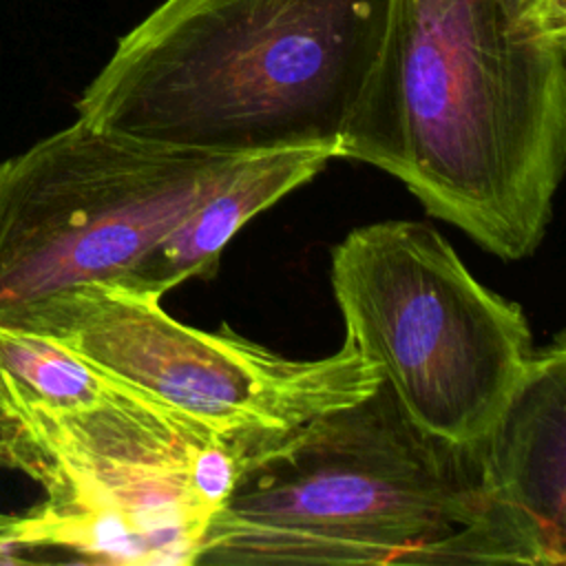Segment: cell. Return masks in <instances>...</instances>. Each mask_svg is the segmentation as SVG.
I'll use <instances>...</instances> for the list:
<instances>
[{
    "mask_svg": "<svg viewBox=\"0 0 566 566\" xmlns=\"http://www.w3.org/2000/svg\"><path fill=\"white\" fill-rule=\"evenodd\" d=\"M486 252L531 256L566 159V0H396L340 157Z\"/></svg>",
    "mask_w": 566,
    "mask_h": 566,
    "instance_id": "obj_1",
    "label": "cell"
},
{
    "mask_svg": "<svg viewBox=\"0 0 566 566\" xmlns=\"http://www.w3.org/2000/svg\"><path fill=\"white\" fill-rule=\"evenodd\" d=\"M396 0H164L117 40L77 117L150 144L261 155L343 137Z\"/></svg>",
    "mask_w": 566,
    "mask_h": 566,
    "instance_id": "obj_2",
    "label": "cell"
},
{
    "mask_svg": "<svg viewBox=\"0 0 566 566\" xmlns=\"http://www.w3.org/2000/svg\"><path fill=\"white\" fill-rule=\"evenodd\" d=\"M482 442L418 427L385 380L256 438L195 564H473Z\"/></svg>",
    "mask_w": 566,
    "mask_h": 566,
    "instance_id": "obj_3",
    "label": "cell"
},
{
    "mask_svg": "<svg viewBox=\"0 0 566 566\" xmlns=\"http://www.w3.org/2000/svg\"><path fill=\"white\" fill-rule=\"evenodd\" d=\"M329 281L349 343L409 418L480 444L535 354L524 310L482 285L429 223L358 226L332 250Z\"/></svg>",
    "mask_w": 566,
    "mask_h": 566,
    "instance_id": "obj_4",
    "label": "cell"
},
{
    "mask_svg": "<svg viewBox=\"0 0 566 566\" xmlns=\"http://www.w3.org/2000/svg\"><path fill=\"white\" fill-rule=\"evenodd\" d=\"M245 157L150 144L77 117L0 161V316L122 279Z\"/></svg>",
    "mask_w": 566,
    "mask_h": 566,
    "instance_id": "obj_5",
    "label": "cell"
},
{
    "mask_svg": "<svg viewBox=\"0 0 566 566\" xmlns=\"http://www.w3.org/2000/svg\"><path fill=\"white\" fill-rule=\"evenodd\" d=\"M0 323L53 338L93 367L221 436L285 433L376 389L380 376L349 343L325 358H287L221 325L172 318L113 281L66 287Z\"/></svg>",
    "mask_w": 566,
    "mask_h": 566,
    "instance_id": "obj_6",
    "label": "cell"
},
{
    "mask_svg": "<svg viewBox=\"0 0 566 566\" xmlns=\"http://www.w3.org/2000/svg\"><path fill=\"white\" fill-rule=\"evenodd\" d=\"M2 398L40 451L46 502L122 517L150 535L170 566L195 564L214 515L188 480L195 449L214 433L150 398L49 413Z\"/></svg>",
    "mask_w": 566,
    "mask_h": 566,
    "instance_id": "obj_7",
    "label": "cell"
},
{
    "mask_svg": "<svg viewBox=\"0 0 566 566\" xmlns=\"http://www.w3.org/2000/svg\"><path fill=\"white\" fill-rule=\"evenodd\" d=\"M484 513L473 526L478 564L566 562V343L535 349L482 440Z\"/></svg>",
    "mask_w": 566,
    "mask_h": 566,
    "instance_id": "obj_8",
    "label": "cell"
},
{
    "mask_svg": "<svg viewBox=\"0 0 566 566\" xmlns=\"http://www.w3.org/2000/svg\"><path fill=\"white\" fill-rule=\"evenodd\" d=\"M332 159H338V153L325 146L245 157L223 184L188 210L113 283L161 301L166 292L188 279H210L223 248L250 219L312 181Z\"/></svg>",
    "mask_w": 566,
    "mask_h": 566,
    "instance_id": "obj_9",
    "label": "cell"
},
{
    "mask_svg": "<svg viewBox=\"0 0 566 566\" xmlns=\"http://www.w3.org/2000/svg\"><path fill=\"white\" fill-rule=\"evenodd\" d=\"M0 378L13 405L49 413L88 411L126 398H148L53 338L4 323H0Z\"/></svg>",
    "mask_w": 566,
    "mask_h": 566,
    "instance_id": "obj_10",
    "label": "cell"
},
{
    "mask_svg": "<svg viewBox=\"0 0 566 566\" xmlns=\"http://www.w3.org/2000/svg\"><path fill=\"white\" fill-rule=\"evenodd\" d=\"M18 522H20V515L0 513V555L20 548V544H18Z\"/></svg>",
    "mask_w": 566,
    "mask_h": 566,
    "instance_id": "obj_11",
    "label": "cell"
}]
</instances>
